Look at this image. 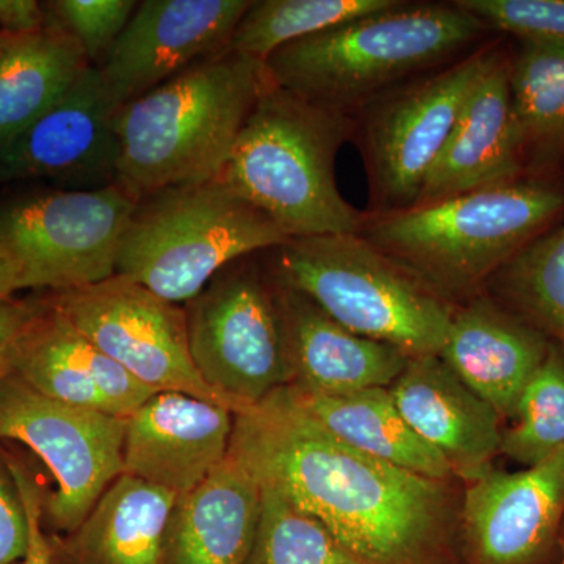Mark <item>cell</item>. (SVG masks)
Here are the masks:
<instances>
[{
    "label": "cell",
    "mask_w": 564,
    "mask_h": 564,
    "mask_svg": "<svg viewBox=\"0 0 564 564\" xmlns=\"http://www.w3.org/2000/svg\"><path fill=\"white\" fill-rule=\"evenodd\" d=\"M564 215V187L529 176L388 212L361 236L433 292L492 278Z\"/></svg>",
    "instance_id": "cell-4"
},
{
    "label": "cell",
    "mask_w": 564,
    "mask_h": 564,
    "mask_svg": "<svg viewBox=\"0 0 564 564\" xmlns=\"http://www.w3.org/2000/svg\"><path fill=\"white\" fill-rule=\"evenodd\" d=\"M126 419L43 395L9 372L0 380V441L22 444L39 456L54 480L43 491V524L68 534L99 497L124 474Z\"/></svg>",
    "instance_id": "cell-10"
},
{
    "label": "cell",
    "mask_w": 564,
    "mask_h": 564,
    "mask_svg": "<svg viewBox=\"0 0 564 564\" xmlns=\"http://www.w3.org/2000/svg\"><path fill=\"white\" fill-rule=\"evenodd\" d=\"M524 169V148L511 98L510 58L499 52L467 96L415 206L519 180Z\"/></svg>",
    "instance_id": "cell-18"
},
{
    "label": "cell",
    "mask_w": 564,
    "mask_h": 564,
    "mask_svg": "<svg viewBox=\"0 0 564 564\" xmlns=\"http://www.w3.org/2000/svg\"><path fill=\"white\" fill-rule=\"evenodd\" d=\"M269 82L263 62L228 51L121 106L117 184L139 202L220 177Z\"/></svg>",
    "instance_id": "cell-2"
},
{
    "label": "cell",
    "mask_w": 564,
    "mask_h": 564,
    "mask_svg": "<svg viewBox=\"0 0 564 564\" xmlns=\"http://www.w3.org/2000/svg\"><path fill=\"white\" fill-rule=\"evenodd\" d=\"M399 0H259L234 31L229 51L265 62L274 51L336 25L393 9Z\"/></svg>",
    "instance_id": "cell-28"
},
{
    "label": "cell",
    "mask_w": 564,
    "mask_h": 564,
    "mask_svg": "<svg viewBox=\"0 0 564 564\" xmlns=\"http://www.w3.org/2000/svg\"><path fill=\"white\" fill-rule=\"evenodd\" d=\"M137 199L117 182L44 193L0 210V250L21 291L65 292L117 273L118 251Z\"/></svg>",
    "instance_id": "cell-9"
},
{
    "label": "cell",
    "mask_w": 564,
    "mask_h": 564,
    "mask_svg": "<svg viewBox=\"0 0 564 564\" xmlns=\"http://www.w3.org/2000/svg\"><path fill=\"white\" fill-rule=\"evenodd\" d=\"M234 413L184 392L152 393L126 419L124 474L181 497L229 455Z\"/></svg>",
    "instance_id": "cell-16"
},
{
    "label": "cell",
    "mask_w": 564,
    "mask_h": 564,
    "mask_svg": "<svg viewBox=\"0 0 564 564\" xmlns=\"http://www.w3.org/2000/svg\"><path fill=\"white\" fill-rule=\"evenodd\" d=\"M481 24L521 41L564 43V0H458Z\"/></svg>",
    "instance_id": "cell-32"
},
{
    "label": "cell",
    "mask_w": 564,
    "mask_h": 564,
    "mask_svg": "<svg viewBox=\"0 0 564 564\" xmlns=\"http://www.w3.org/2000/svg\"><path fill=\"white\" fill-rule=\"evenodd\" d=\"M18 292H21V284L17 267L10 261L9 256L0 250V299L14 296Z\"/></svg>",
    "instance_id": "cell-37"
},
{
    "label": "cell",
    "mask_w": 564,
    "mask_h": 564,
    "mask_svg": "<svg viewBox=\"0 0 564 564\" xmlns=\"http://www.w3.org/2000/svg\"><path fill=\"white\" fill-rule=\"evenodd\" d=\"M273 250L278 284L344 328L410 356L443 351L454 311L361 234L300 237Z\"/></svg>",
    "instance_id": "cell-7"
},
{
    "label": "cell",
    "mask_w": 564,
    "mask_h": 564,
    "mask_svg": "<svg viewBox=\"0 0 564 564\" xmlns=\"http://www.w3.org/2000/svg\"><path fill=\"white\" fill-rule=\"evenodd\" d=\"M564 448V350L551 343L547 356L525 386L514 423L503 430L500 454L524 467Z\"/></svg>",
    "instance_id": "cell-29"
},
{
    "label": "cell",
    "mask_w": 564,
    "mask_h": 564,
    "mask_svg": "<svg viewBox=\"0 0 564 564\" xmlns=\"http://www.w3.org/2000/svg\"><path fill=\"white\" fill-rule=\"evenodd\" d=\"M551 340L491 300L454 313L441 358L467 388L502 419H514L525 386L538 372Z\"/></svg>",
    "instance_id": "cell-21"
},
{
    "label": "cell",
    "mask_w": 564,
    "mask_h": 564,
    "mask_svg": "<svg viewBox=\"0 0 564 564\" xmlns=\"http://www.w3.org/2000/svg\"><path fill=\"white\" fill-rule=\"evenodd\" d=\"M117 110L101 70L90 66L61 101L0 148V177H51L84 191L113 184L120 155Z\"/></svg>",
    "instance_id": "cell-15"
},
{
    "label": "cell",
    "mask_w": 564,
    "mask_h": 564,
    "mask_svg": "<svg viewBox=\"0 0 564 564\" xmlns=\"http://www.w3.org/2000/svg\"><path fill=\"white\" fill-rule=\"evenodd\" d=\"M348 133L345 111L269 82L220 177L289 239L361 234L362 215L345 202L334 177Z\"/></svg>",
    "instance_id": "cell-3"
},
{
    "label": "cell",
    "mask_w": 564,
    "mask_h": 564,
    "mask_svg": "<svg viewBox=\"0 0 564 564\" xmlns=\"http://www.w3.org/2000/svg\"><path fill=\"white\" fill-rule=\"evenodd\" d=\"M245 564H366L313 516L261 486V516Z\"/></svg>",
    "instance_id": "cell-30"
},
{
    "label": "cell",
    "mask_w": 564,
    "mask_h": 564,
    "mask_svg": "<svg viewBox=\"0 0 564 564\" xmlns=\"http://www.w3.org/2000/svg\"><path fill=\"white\" fill-rule=\"evenodd\" d=\"M510 87L525 166L555 165L564 159V43L521 41Z\"/></svg>",
    "instance_id": "cell-26"
},
{
    "label": "cell",
    "mask_w": 564,
    "mask_h": 564,
    "mask_svg": "<svg viewBox=\"0 0 564 564\" xmlns=\"http://www.w3.org/2000/svg\"><path fill=\"white\" fill-rule=\"evenodd\" d=\"M10 372L58 402L120 419L155 393L104 355L46 296L18 339Z\"/></svg>",
    "instance_id": "cell-17"
},
{
    "label": "cell",
    "mask_w": 564,
    "mask_h": 564,
    "mask_svg": "<svg viewBox=\"0 0 564 564\" xmlns=\"http://www.w3.org/2000/svg\"><path fill=\"white\" fill-rule=\"evenodd\" d=\"M55 310L131 377L154 392H184L232 411L196 369L184 306L166 302L139 282L109 280L47 293Z\"/></svg>",
    "instance_id": "cell-11"
},
{
    "label": "cell",
    "mask_w": 564,
    "mask_h": 564,
    "mask_svg": "<svg viewBox=\"0 0 564 564\" xmlns=\"http://www.w3.org/2000/svg\"><path fill=\"white\" fill-rule=\"evenodd\" d=\"M177 496L122 474L84 522L50 536L54 564H162L166 527Z\"/></svg>",
    "instance_id": "cell-23"
},
{
    "label": "cell",
    "mask_w": 564,
    "mask_h": 564,
    "mask_svg": "<svg viewBox=\"0 0 564 564\" xmlns=\"http://www.w3.org/2000/svg\"><path fill=\"white\" fill-rule=\"evenodd\" d=\"M251 0H143L99 66L111 101L147 95L229 51Z\"/></svg>",
    "instance_id": "cell-13"
},
{
    "label": "cell",
    "mask_w": 564,
    "mask_h": 564,
    "mask_svg": "<svg viewBox=\"0 0 564 564\" xmlns=\"http://www.w3.org/2000/svg\"><path fill=\"white\" fill-rule=\"evenodd\" d=\"M497 51H481L378 104L366 124V155L378 202L391 212L417 203L467 96Z\"/></svg>",
    "instance_id": "cell-12"
},
{
    "label": "cell",
    "mask_w": 564,
    "mask_h": 564,
    "mask_svg": "<svg viewBox=\"0 0 564 564\" xmlns=\"http://www.w3.org/2000/svg\"><path fill=\"white\" fill-rule=\"evenodd\" d=\"M0 32H2V31H0Z\"/></svg>",
    "instance_id": "cell-39"
},
{
    "label": "cell",
    "mask_w": 564,
    "mask_h": 564,
    "mask_svg": "<svg viewBox=\"0 0 564 564\" xmlns=\"http://www.w3.org/2000/svg\"><path fill=\"white\" fill-rule=\"evenodd\" d=\"M560 551H562V554H560V560L556 564H564V527L562 532V540H560Z\"/></svg>",
    "instance_id": "cell-38"
},
{
    "label": "cell",
    "mask_w": 564,
    "mask_h": 564,
    "mask_svg": "<svg viewBox=\"0 0 564 564\" xmlns=\"http://www.w3.org/2000/svg\"><path fill=\"white\" fill-rule=\"evenodd\" d=\"M90 66L50 14L36 31L0 32V148L61 101Z\"/></svg>",
    "instance_id": "cell-24"
},
{
    "label": "cell",
    "mask_w": 564,
    "mask_h": 564,
    "mask_svg": "<svg viewBox=\"0 0 564 564\" xmlns=\"http://www.w3.org/2000/svg\"><path fill=\"white\" fill-rule=\"evenodd\" d=\"M40 306V299H0V380L10 372L11 356L22 332Z\"/></svg>",
    "instance_id": "cell-35"
},
{
    "label": "cell",
    "mask_w": 564,
    "mask_h": 564,
    "mask_svg": "<svg viewBox=\"0 0 564 564\" xmlns=\"http://www.w3.org/2000/svg\"><path fill=\"white\" fill-rule=\"evenodd\" d=\"M52 21L79 43L91 66L102 65L135 13V0H55L44 3Z\"/></svg>",
    "instance_id": "cell-31"
},
{
    "label": "cell",
    "mask_w": 564,
    "mask_h": 564,
    "mask_svg": "<svg viewBox=\"0 0 564 564\" xmlns=\"http://www.w3.org/2000/svg\"><path fill=\"white\" fill-rule=\"evenodd\" d=\"M463 524L477 564H556L564 527V448L518 473L470 481Z\"/></svg>",
    "instance_id": "cell-14"
},
{
    "label": "cell",
    "mask_w": 564,
    "mask_h": 564,
    "mask_svg": "<svg viewBox=\"0 0 564 564\" xmlns=\"http://www.w3.org/2000/svg\"><path fill=\"white\" fill-rule=\"evenodd\" d=\"M47 22L44 3L33 0H0V31L21 33L36 31Z\"/></svg>",
    "instance_id": "cell-36"
},
{
    "label": "cell",
    "mask_w": 564,
    "mask_h": 564,
    "mask_svg": "<svg viewBox=\"0 0 564 564\" xmlns=\"http://www.w3.org/2000/svg\"><path fill=\"white\" fill-rule=\"evenodd\" d=\"M280 288L291 384L317 395H345L391 388L411 356L392 345L358 336L328 317L310 299Z\"/></svg>",
    "instance_id": "cell-20"
},
{
    "label": "cell",
    "mask_w": 564,
    "mask_h": 564,
    "mask_svg": "<svg viewBox=\"0 0 564 564\" xmlns=\"http://www.w3.org/2000/svg\"><path fill=\"white\" fill-rule=\"evenodd\" d=\"M492 280L502 306L564 350V223L527 245Z\"/></svg>",
    "instance_id": "cell-27"
},
{
    "label": "cell",
    "mask_w": 564,
    "mask_h": 564,
    "mask_svg": "<svg viewBox=\"0 0 564 564\" xmlns=\"http://www.w3.org/2000/svg\"><path fill=\"white\" fill-rule=\"evenodd\" d=\"M31 541V527L9 456L0 451V564H17Z\"/></svg>",
    "instance_id": "cell-33"
},
{
    "label": "cell",
    "mask_w": 564,
    "mask_h": 564,
    "mask_svg": "<svg viewBox=\"0 0 564 564\" xmlns=\"http://www.w3.org/2000/svg\"><path fill=\"white\" fill-rule=\"evenodd\" d=\"M261 516V486L231 455L177 497L162 564H245Z\"/></svg>",
    "instance_id": "cell-22"
},
{
    "label": "cell",
    "mask_w": 564,
    "mask_h": 564,
    "mask_svg": "<svg viewBox=\"0 0 564 564\" xmlns=\"http://www.w3.org/2000/svg\"><path fill=\"white\" fill-rule=\"evenodd\" d=\"M285 388L318 425L364 454L433 480L444 481L454 475L443 455L404 421L389 388L345 395H317L292 384Z\"/></svg>",
    "instance_id": "cell-25"
},
{
    "label": "cell",
    "mask_w": 564,
    "mask_h": 564,
    "mask_svg": "<svg viewBox=\"0 0 564 564\" xmlns=\"http://www.w3.org/2000/svg\"><path fill=\"white\" fill-rule=\"evenodd\" d=\"M288 240L221 177L176 185L137 202L122 234L117 274L184 306L232 262Z\"/></svg>",
    "instance_id": "cell-6"
},
{
    "label": "cell",
    "mask_w": 564,
    "mask_h": 564,
    "mask_svg": "<svg viewBox=\"0 0 564 564\" xmlns=\"http://www.w3.org/2000/svg\"><path fill=\"white\" fill-rule=\"evenodd\" d=\"M9 456V455H7ZM11 473L14 475L20 488L29 527H31V541L25 555L17 564H54L52 562L50 536L43 524V489L36 484L35 477L29 473L28 467L9 456Z\"/></svg>",
    "instance_id": "cell-34"
},
{
    "label": "cell",
    "mask_w": 564,
    "mask_h": 564,
    "mask_svg": "<svg viewBox=\"0 0 564 564\" xmlns=\"http://www.w3.org/2000/svg\"><path fill=\"white\" fill-rule=\"evenodd\" d=\"M389 391L408 425L443 455L452 474L470 484L491 469L502 417L441 356H411Z\"/></svg>",
    "instance_id": "cell-19"
},
{
    "label": "cell",
    "mask_w": 564,
    "mask_h": 564,
    "mask_svg": "<svg viewBox=\"0 0 564 564\" xmlns=\"http://www.w3.org/2000/svg\"><path fill=\"white\" fill-rule=\"evenodd\" d=\"M229 455L366 564H444V481L381 462L310 417L288 388L234 414Z\"/></svg>",
    "instance_id": "cell-1"
},
{
    "label": "cell",
    "mask_w": 564,
    "mask_h": 564,
    "mask_svg": "<svg viewBox=\"0 0 564 564\" xmlns=\"http://www.w3.org/2000/svg\"><path fill=\"white\" fill-rule=\"evenodd\" d=\"M243 261L215 274L184 304L193 362L234 414L292 380L280 289L273 292Z\"/></svg>",
    "instance_id": "cell-8"
},
{
    "label": "cell",
    "mask_w": 564,
    "mask_h": 564,
    "mask_svg": "<svg viewBox=\"0 0 564 564\" xmlns=\"http://www.w3.org/2000/svg\"><path fill=\"white\" fill-rule=\"evenodd\" d=\"M485 25L458 6L404 7L345 22L274 51L270 82L343 110L462 51Z\"/></svg>",
    "instance_id": "cell-5"
}]
</instances>
